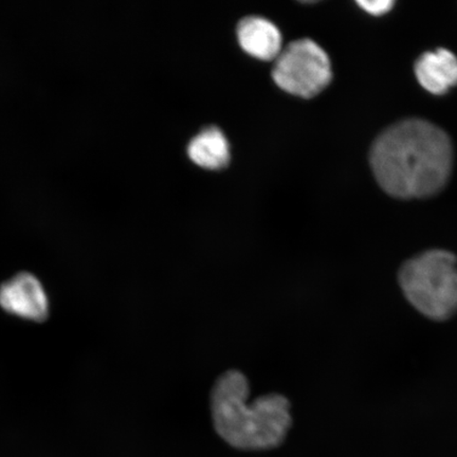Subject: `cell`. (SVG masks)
Returning <instances> with one entry per match:
<instances>
[{
  "label": "cell",
  "mask_w": 457,
  "mask_h": 457,
  "mask_svg": "<svg viewBox=\"0 0 457 457\" xmlns=\"http://www.w3.org/2000/svg\"><path fill=\"white\" fill-rule=\"evenodd\" d=\"M370 164L379 186L392 196L422 198L447 184L453 146L447 134L422 120H405L378 137Z\"/></svg>",
  "instance_id": "cell-1"
},
{
  "label": "cell",
  "mask_w": 457,
  "mask_h": 457,
  "mask_svg": "<svg viewBox=\"0 0 457 457\" xmlns=\"http://www.w3.org/2000/svg\"><path fill=\"white\" fill-rule=\"evenodd\" d=\"M249 395V381L242 371L227 370L216 379L211 391V413L217 434L237 449L278 447L293 426L289 400L270 393L248 404Z\"/></svg>",
  "instance_id": "cell-2"
},
{
  "label": "cell",
  "mask_w": 457,
  "mask_h": 457,
  "mask_svg": "<svg viewBox=\"0 0 457 457\" xmlns=\"http://www.w3.org/2000/svg\"><path fill=\"white\" fill-rule=\"evenodd\" d=\"M404 298L432 321L457 314V257L447 250L425 251L404 262L398 271Z\"/></svg>",
  "instance_id": "cell-3"
},
{
  "label": "cell",
  "mask_w": 457,
  "mask_h": 457,
  "mask_svg": "<svg viewBox=\"0 0 457 457\" xmlns=\"http://www.w3.org/2000/svg\"><path fill=\"white\" fill-rule=\"evenodd\" d=\"M274 82L286 93L310 99L331 79L328 55L311 39H300L282 49L274 64Z\"/></svg>",
  "instance_id": "cell-4"
},
{
  "label": "cell",
  "mask_w": 457,
  "mask_h": 457,
  "mask_svg": "<svg viewBox=\"0 0 457 457\" xmlns=\"http://www.w3.org/2000/svg\"><path fill=\"white\" fill-rule=\"evenodd\" d=\"M0 307L13 316L43 322L49 316L48 295L32 273L21 272L0 285Z\"/></svg>",
  "instance_id": "cell-5"
},
{
  "label": "cell",
  "mask_w": 457,
  "mask_h": 457,
  "mask_svg": "<svg viewBox=\"0 0 457 457\" xmlns=\"http://www.w3.org/2000/svg\"><path fill=\"white\" fill-rule=\"evenodd\" d=\"M245 53L262 61H273L282 51V36L276 25L262 17H245L237 28Z\"/></svg>",
  "instance_id": "cell-6"
},
{
  "label": "cell",
  "mask_w": 457,
  "mask_h": 457,
  "mask_svg": "<svg viewBox=\"0 0 457 457\" xmlns=\"http://www.w3.org/2000/svg\"><path fill=\"white\" fill-rule=\"evenodd\" d=\"M415 73L428 93L443 95L457 85V57L445 49L425 54L417 61Z\"/></svg>",
  "instance_id": "cell-7"
},
{
  "label": "cell",
  "mask_w": 457,
  "mask_h": 457,
  "mask_svg": "<svg viewBox=\"0 0 457 457\" xmlns=\"http://www.w3.org/2000/svg\"><path fill=\"white\" fill-rule=\"evenodd\" d=\"M188 156L199 167L220 170L230 162V147L222 131L209 128L198 134L187 148Z\"/></svg>",
  "instance_id": "cell-8"
},
{
  "label": "cell",
  "mask_w": 457,
  "mask_h": 457,
  "mask_svg": "<svg viewBox=\"0 0 457 457\" xmlns=\"http://www.w3.org/2000/svg\"><path fill=\"white\" fill-rule=\"evenodd\" d=\"M360 7L371 15H384L388 12L393 7L394 3L392 0H361L358 2Z\"/></svg>",
  "instance_id": "cell-9"
}]
</instances>
